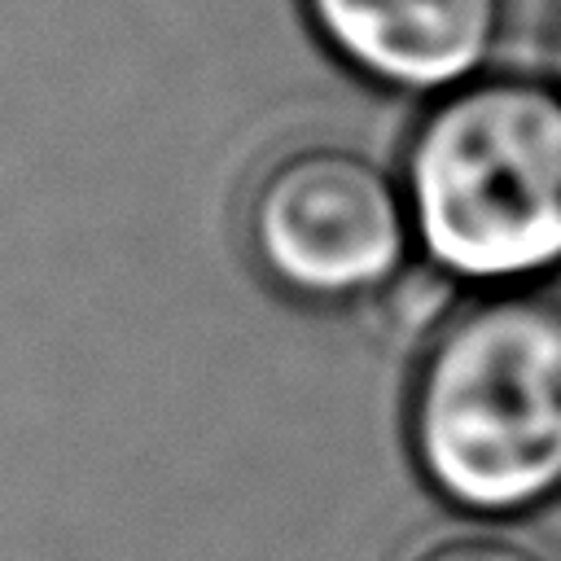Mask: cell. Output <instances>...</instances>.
<instances>
[{
    "mask_svg": "<svg viewBox=\"0 0 561 561\" xmlns=\"http://www.w3.org/2000/svg\"><path fill=\"white\" fill-rule=\"evenodd\" d=\"M421 478L473 517L561 495V294L482 289L430 333L408 390Z\"/></svg>",
    "mask_w": 561,
    "mask_h": 561,
    "instance_id": "1",
    "label": "cell"
},
{
    "mask_svg": "<svg viewBox=\"0 0 561 561\" xmlns=\"http://www.w3.org/2000/svg\"><path fill=\"white\" fill-rule=\"evenodd\" d=\"M399 561H552V557L504 526H451L416 539Z\"/></svg>",
    "mask_w": 561,
    "mask_h": 561,
    "instance_id": "5",
    "label": "cell"
},
{
    "mask_svg": "<svg viewBox=\"0 0 561 561\" xmlns=\"http://www.w3.org/2000/svg\"><path fill=\"white\" fill-rule=\"evenodd\" d=\"M548 61H552V79L561 83V0L552 4V18H548Z\"/></svg>",
    "mask_w": 561,
    "mask_h": 561,
    "instance_id": "6",
    "label": "cell"
},
{
    "mask_svg": "<svg viewBox=\"0 0 561 561\" xmlns=\"http://www.w3.org/2000/svg\"><path fill=\"white\" fill-rule=\"evenodd\" d=\"M259 272L302 302H359L390 289L412 250L399 171L359 145L285 149L245 202Z\"/></svg>",
    "mask_w": 561,
    "mask_h": 561,
    "instance_id": "3",
    "label": "cell"
},
{
    "mask_svg": "<svg viewBox=\"0 0 561 561\" xmlns=\"http://www.w3.org/2000/svg\"><path fill=\"white\" fill-rule=\"evenodd\" d=\"M416 250L473 289L561 272V83L486 70L430 96L399 153Z\"/></svg>",
    "mask_w": 561,
    "mask_h": 561,
    "instance_id": "2",
    "label": "cell"
},
{
    "mask_svg": "<svg viewBox=\"0 0 561 561\" xmlns=\"http://www.w3.org/2000/svg\"><path fill=\"white\" fill-rule=\"evenodd\" d=\"M342 70L394 96H443L504 48L513 0H298Z\"/></svg>",
    "mask_w": 561,
    "mask_h": 561,
    "instance_id": "4",
    "label": "cell"
}]
</instances>
